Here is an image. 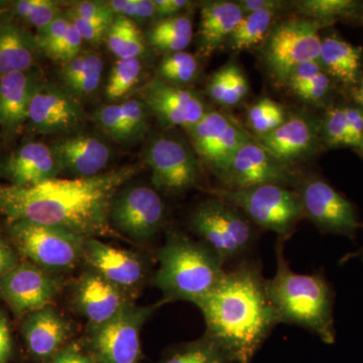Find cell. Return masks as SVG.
Returning <instances> with one entry per match:
<instances>
[{"label": "cell", "mask_w": 363, "mask_h": 363, "mask_svg": "<svg viewBox=\"0 0 363 363\" xmlns=\"http://www.w3.org/2000/svg\"><path fill=\"white\" fill-rule=\"evenodd\" d=\"M128 164L82 179H52L38 185H0V213L7 220H26L67 229L85 238L116 234L109 208L117 191L138 174Z\"/></svg>", "instance_id": "1"}, {"label": "cell", "mask_w": 363, "mask_h": 363, "mask_svg": "<svg viewBox=\"0 0 363 363\" xmlns=\"http://www.w3.org/2000/svg\"><path fill=\"white\" fill-rule=\"evenodd\" d=\"M194 305L204 317L205 335L233 363L252 362L279 324L257 260L247 259L226 269L213 290Z\"/></svg>", "instance_id": "2"}, {"label": "cell", "mask_w": 363, "mask_h": 363, "mask_svg": "<svg viewBox=\"0 0 363 363\" xmlns=\"http://www.w3.org/2000/svg\"><path fill=\"white\" fill-rule=\"evenodd\" d=\"M284 242L277 243V271L266 279L267 296L279 324H292L311 331L324 343L335 342L334 292L321 272H294L286 259Z\"/></svg>", "instance_id": "3"}, {"label": "cell", "mask_w": 363, "mask_h": 363, "mask_svg": "<svg viewBox=\"0 0 363 363\" xmlns=\"http://www.w3.org/2000/svg\"><path fill=\"white\" fill-rule=\"evenodd\" d=\"M157 259L159 267L152 285L167 303L187 301L195 304L213 290L226 272L223 260L212 248L178 229L167 231Z\"/></svg>", "instance_id": "4"}, {"label": "cell", "mask_w": 363, "mask_h": 363, "mask_svg": "<svg viewBox=\"0 0 363 363\" xmlns=\"http://www.w3.org/2000/svg\"><path fill=\"white\" fill-rule=\"evenodd\" d=\"M189 222L193 233L225 266L247 259L259 240V228L240 209L214 196L194 208Z\"/></svg>", "instance_id": "5"}, {"label": "cell", "mask_w": 363, "mask_h": 363, "mask_svg": "<svg viewBox=\"0 0 363 363\" xmlns=\"http://www.w3.org/2000/svg\"><path fill=\"white\" fill-rule=\"evenodd\" d=\"M211 194L240 209L257 228L278 234L279 240H289L305 218L297 191L283 186L260 185L238 190L218 188Z\"/></svg>", "instance_id": "6"}, {"label": "cell", "mask_w": 363, "mask_h": 363, "mask_svg": "<svg viewBox=\"0 0 363 363\" xmlns=\"http://www.w3.org/2000/svg\"><path fill=\"white\" fill-rule=\"evenodd\" d=\"M6 233L18 255L51 274L61 276L82 262L86 238L67 229L7 220Z\"/></svg>", "instance_id": "7"}, {"label": "cell", "mask_w": 363, "mask_h": 363, "mask_svg": "<svg viewBox=\"0 0 363 363\" xmlns=\"http://www.w3.org/2000/svg\"><path fill=\"white\" fill-rule=\"evenodd\" d=\"M162 300L149 306L130 305L121 314L104 325L89 327L85 350L95 363H140V333Z\"/></svg>", "instance_id": "8"}, {"label": "cell", "mask_w": 363, "mask_h": 363, "mask_svg": "<svg viewBox=\"0 0 363 363\" xmlns=\"http://www.w3.org/2000/svg\"><path fill=\"white\" fill-rule=\"evenodd\" d=\"M166 216V205L156 189L128 183L114 195L108 217L116 233L147 243L157 238Z\"/></svg>", "instance_id": "9"}, {"label": "cell", "mask_w": 363, "mask_h": 363, "mask_svg": "<svg viewBox=\"0 0 363 363\" xmlns=\"http://www.w3.org/2000/svg\"><path fill=\"white\" fill-rule=\"evenodd\" d=\"M323 23L293 18L279 23L267 35L262 56L267 68L281 82L296 67L308 62H318L322 40L319 30Z\"/></svg>", "instance_id": "10"}, {"label": "cell", "mask_w": 363, "mask_h": 363, "mask_svg": "<svg viewBox=\"0 0 363 363\" xmlns=\"http://www.w3.org/2000/svg\"><path fill=\"white\" fill-rule=\"evenodd\" d=\"M143 157L152 172V185L164 194H183L201 182L199 157L188 145L177 138H152L145 147Z\"/></svg>", "instance_id": "11"}, {"label": "cell", "mask_w": 363, "mask_h": 363, "mask_svg": "<svg viewBox=\"0 0 363 363\" xmlns=\"http://www.w3.org/2000/svg\"><path fill=\"white\" fill-rule=\"evenodd\" d=\"M216 177L220 181L221 189L226 190L260 185L296 188L301 180L290 164L274 157L255 138L236 150Z\"/></svg>", "instance_id": "12"}, {"label": "cell", "mask_w": 363, "mask_h": 363, "mask_svg": "<svg viewBox=\"0 0 363 363\" xmlns=\"http://www.w3.org/2000/svg\"><path fill=\"white\" fill-rule=\"evenodd\" d=\"M295 190L302 201L303 211L321 233L357 236L359 221L355 208L323 179H301Z\"/></svg>", "instance_id": "13"}, {"label": "cell", "mask_w": 363, "mask_h": 363, "mask_svg": "<svg viewBox=\"0 0 363 363\" xmlns=\"http://www.w3.org/2000/svg\"><path fill=\"white\" fill-rule=\"evenodd\" d=\"M63 278L30 262H20L0 281V298L14 316L23 319L28 313L52 305L63 289Z\"/></svg>", "instance_id": "14"}, {"label": "cell", "mask_w": 363, "mask_h": 363, "mask_svg": "<svg viewBox=\"0 0 363 363\" xmlns=\"http://www.w3.org/2000/svg\"><path fill=\"white\" fill-rule=\"evenodd\" d=\"M186 130L200 162L215 176L243 143L253 138L240 124L220 111H207L201 121Z\"/></svg>", "instance_id": "15"}, {"label": "cell", "mask_w": 363, "mask_h": 363, "mask_svg": "<svg viewBox=\"0 0 363 363\" xmlns=\"http://www.w3.org/2000/svg\"><path fill=\"white\" fill-rule=\"evenodd\" d=\"M82 104L61 85L40 83L30 101L28 123L38 135H70L84 128Z\"/></svg>", "instance_id": "16"}, {"label": "cell", "mask_w": 363, "mask_h": 363, "mask_svg": "<svg viewBox=\"0 0 363 363\" xmlns=\"http://www.w3.org/2000/svg\"><path fill=\"white\" fill-rule=\"evenodd\" d=\"M82 262L88 269L135 300L149 279V267L142 255L113 247L99 238H86Z\"/></svg>", "instance_id": "17"}, {"label": "cell", "mask_w": 363, "mask_h": 363, "mask_svg": "<svg viewBox=\"0 0 363 363\" xmlns=\"http://www.w3.org/2000/svg\"><path fill=\"white\" fill-rule=\"evenodd\" d=\"M143 100L164 128L188 130L201 121L208 111L194 91L185 86L169 84L160 78L145 86Z\"/></svg>", "instance_id": "18"}, {"label": "cell", "mask_w": 363, "mask_h": 363, "mask_svg": "<svg viewBox=\"0 0 363 363\" xmlns=\"http://www.w3.org/2000/svg\"><path fill=\"white\" fill-rule=\"evenodd\" d=\"M72 298L74 307L89 327L107 323L135 304V298L88 269L74 284Z\"/></svg>", "instance_id": "19"}, {"label": "cell", "mask_w": 363, "mask_h": 363, "mask_svg": "<svg viewBox=\"0 0 363 363\" xmlns=\"http://www.w3.org/2000/svg\"><path fill=\"white\" fill-rule=\"evenodd\" d=\"M51 145L62 174L71 176V179L100 175L111 160L112 152L107 143L82 131L62 136Z\"/></svg>", "instance_id": "20"}, {"label": "cell", "mask_w": 363, "mask_h": 363, "mask_svg": "<svg viewBox=\"0 0 363 363\" xmlns=\"http://www.w3.org/2000/svg\"><path fill=\"white\" fill-rule=\"evenodd\" d=\"M61 174L52 145L40 142L23 143L0 164V176L16 187L38 185Z\"/></svg>", "instance_id": "21"}, {"label": "cell", "mask_w": 363, "mask_h": 363, "mask_svg": "<svg viewBox=\"0 0 363 363\" xmlns=\"http://www.w3.org/2000/svg\"><path fill=\"white\" fill-rule=\"evenodd\" d=\"M23 339L30 354L51 360L73 335L71 322L52 305L28 313L21 323Z\"/></svg>", "instance_id": "22"}, {"label": "cell", "mask_w": 363, "mask_h": 363, "mask_svg": "<svg viewBox=\"0 0 363 363\" xmlns=\"http://www.w3.org/2000/svg\"><path fill=\"white\" fill-rule=\"evenodd\" d=\"M321 126L311 116H290L277 130L257 138L274 157L290 164L311 156L318 149Z\"/></svg>", "instance_id": "23"}, {"label": "cell", "mask_w": 363, "mask_h": 363, "mask_svg": "<svg viewBox=\"0 0 363 363\" xmlns=\"http://www.w3.org/2000/svg\"><path fill=\"white\" fill-rule=\"evenodd\" d=\"M42 82L35 69L0 77V126L6 135H16L28 123L30 101Z\"/></svg>", "instance_id": "24"}, {"label": "cell", "mask_w": 363, "mask_h": 363, "mask_svg": "<svg viewBox=\"0 0 363 363\" xmlns=\"http://www.w3.org/2000/svg\"><path fill=\"white\" fill-rule=\"evenodd\" d=\"M40 55L35 35L9 18H0V77L33 70Z\"/></svg>", "instance_id": "25"}, {"label": "cell", "mask_w": 363, "mask_h": 363, "mask_svg": "<svg viewBox=\"0 0 363 363\" xmlns=\"http://www.w3.org/2000/svg\"><path fill=\"white\" fill-rule=\"evenodd\" d=\"M245 13L233 1H208L201 9L199 26V50L209 57L228 40Z\"/></svg>", "instance_id": "26"}, {"label": "cell", "mask_w": 363, "mask_h": 363, "mask_svg": "<svg viewBox=\"0 0 363 363\" xmlns=\"http://www.w3.org/2000/svg\"><path fill=\"white\" fill-rule=\"evenodd\" d=\"M104 60L92 51H82L75 58L62 64L61 86L82 104L94 95L101 84Z\"/></svg>", "instance_id": "27"}, {"label": "cell", "mask_w": 363, "mask_h": 363, "mask_svg": "<svg viewBox=\"0 0 363 363\" xmlns=\"http://www.w3.org/2000/svg\"><path fill=\"white\" fill-rule=\"evenodd\" d=\"M362 50L336 39L326 38L322 40L318 63L325 73L346 85L359 82Z\"/></svg>", "instance_id": "28"}, {"label": "cell", "mask_w": 363, "mask_h": 363, "mask_svg": "<svg viewBox=\"0 0 363 363\" xmlns=\"http://www.w3.org/2000/svg\"><path fill=\"white\" fill-rule=\"evenodd\" d=\"M192 39V20L186 14L159 18L145 38L147 44L166 54L185 51Z\"/></svg>", "instance_id": "29"}, {"label": "cell", "mask_w": 363, "mask_h": 363, "mask_svg": "<svg viewBox=\"0 0 363 363\" xmlns=\"http://www.w3.org/2000/svg\"><path fill=\"white\" fill-rule=\"evenodd\" d=\"M105 42L117 59L140 58L147 52V40L136 21L121 16L114 18Z\"/></svg>", "instance_id": "30"}, {"label": "cell", "mask_w": 363, "mask_h": 363, "mask_svg": "<svg viewBox=\"0 0 363 363\" xmlns=\"http://www.w3.org/2000/svg\"><path fill=\"white\" fill-rule=\"evenodd\" d=\"M159 363H233L225 351L205 335L169 348Z\"/></svg>", "instance_id": "31"}, {"label": "cell", "mask_w": 363, "mask_h": 363, "mask_svg": "<svg viewBox=\"0 0 363 363\" xmlns=\"http://www.w3.org/2000/svg\"><path fill=\"white\" fill-rule=\"evenodd\" d=\"M276 13L277 11H262L243 16L228 38L229 48L233 51H243L266 39Z\"/></svg>", "instance_id": "32"}, {"label": "cell", "mask_w": 363, "mask_h": 363, "mask_svg": "<svg viewBox=\"0 0 363 363\" xmlns=\"http://www.w3.org/2000/svg\"><path fill=\"white\" fill-rule=\"evenodd\" d=\"M294 6L302 18L327 26L338 18L355 16L360 4L353 0H303L294 2Z\"/></svg>", "instance_id": "33"}, {"label": "cell", "mask_w": 363, "mask_h": 363, "mask_svg": "<svg viewBox=\"0 0 363 363\" xmlns=\"http://www.w3.org/2000/svg\"><path fill=\"white\" fill-rule=\"evenodd\" d=\"M143 65L140 58L117 59L105 87V96L116 101L135 89L142 78Z\"/></svg>", "instance_id": "34"}, {"label": "cell", "mask_w": 363, "mask_h": 363, "mask_svg": "<svg viewBox=\"0 0 363 363\" xmlns=\"http://www.w3.org/2000/svg\"><path fill=\"white\" fill-rule=\"evenodd\" d=\"M199 62L194 55L183 51L166 54L159 64L160 79L169 84L185 86L194 82L199 74Z\"/></svg>", "instance_id": "35"}, {"label": "cell", "mask_w": 363, "mask_h": 363, "mask_svg": "<svg viewBox=\"0 0 363 363\" xmlns=\"http://www.w3.org/2000/svg\"><path fill=\"white\" fill-rule=\"evenodd\" d=\"M13 16L37 30L49 26L62 13L59 2L52 0H16L9 2Z\"/></svg>", "instance_id": "36"}, {"label": "cell", "mask_w": 363, "mask_h": 363, "mask_svg": "<svg viewBox=\"0 0 363 363\" xmlns=\"http://www.w3.org/2000/svg\"><path fill=\"white\" fill-rule=\"evenodd\" d=\"M247 118L250 130L260 138L277 130L285 123L288 116L283 105L266 97L248 109Z\"/></svg>", "instance_id": "37"}, {"label": "cell", "mask_w": 363, "mask_h": 363, "mask_svg": "<svg viewBox=\"0 0 363 363\" xmlns=\"http://www.w3.org/2000/svg\"><path fill=\"white\" fill-rule=\"evenodd\" d=\"M121 105L123 112L128 143L142 140L149 130V107L143 100L138 98L125 100Z\"/></svg>", "instance_id": "38"}, {"label": "cell", "mask_w": 363, "mask_h": 363, "mask_svg": "<svg viewBox=\"0 0 363 363\" xmlns=\"http://www.w3.org/2000/svg\"><path fill=\"white\" fill-rule=\"evenodd\" d=\"M93 121L105 135L117 143H128L121 104H104L93 113Z\"/></svg>", "instance_id": "39"}, {"label": "cell", "mask_w": 363, "mask_h": 363, "mask_svg": "<svg viewBox=\"0 0 363 363\" xmlns=\"http://www.w3.org/2000/svg\"><path fill=\"white\" fill-rule=\"evenodd\" d=\"M321 135L329 147H350V128L344 107H335L327 111L321 125Z\"/></svg>", "instance_id": "40"}, {"label": "cell", "mask_w": 363, "mask_h": 363, "mask_svg": "<svg viewBox=\"0 0 363 363\" xmlns=\"http://www.w3.org/2000/svg\"><path fill=\"white\" fill-rule=\"evenodd\" d=\"M107 4L116 16L133 21H145L156 16L154 0H109Z\"/></svg>", "instance_id": "41"}, {"label": "cell", "mask_w": 363, "mask_h": 363, "mask_svg": "<svg viewBox=\"0 0 363 363\" xmlns=\"http://www.w3.org/2000/svg\"><path fill=\"white\" fill-rule=\"evenodd\" d=\"M68 11L90 23L106 26H111L116 18V14L112 13L107 1L86 0L75 2L72 4Z\"/></svg>", "instance_id": "42"}, {"label": "cell", "mask_w": 363, "mask_h": 363, "mask_svg": "<svg viewBox=\"0 0 363 363\" xmlns=\"http://www.w3.org/2000/svg\"><path fill=\"white\" fill-rule=\"evenodd\" d=\"M235 64L229 63L215 72L207 85V93L217 104L226 106L233 83Z\"/></svg>", "instance_id": "43"}, {"label": "cell", "mask_w": 363, "mask_h": 363, "mask_svg": "<svg viewBox=\"0 0 363 363\" xmlns=\"http://www.w3.org/2000/svg\"><path fill=\"white\" fill-rule=\"evenodd\" d=\"M70 25V20L67 18L65 13H63L49 26L38 30L35 37H37L42 54L48 56L54 50V48L65 37Z\"/></svg>", "instance_id": "44"}, {"label": "cell", "mask_w": 363, "mask_h": 363, "mask_svg": "<svg viewBox=\"0 0 363 363\" xmlns=\"http://www.w3.org/2000/svg\"><path fill=\"white\" fill-rule=\"evenodd\" d=\"M83 43H84V40L79 33L77 28L71 23L65 37L61 40V42L54 48V50L47 57L54 60V61L59 62V63L65 64L70 60L75 58L83 51Z\"/></svg>", "instance_id": "45"}, {"label": "cell", "mask_w": 363, "mask_h": 363, "mask_svg": "<svg viewBox=\"0 0 363 363\" xmlns=\"http://www.w3.org/2000/svg\"><path fill=\"white\" fill-rule=\"evenodd\" d=\"M330 78L324 71H322L321 73L318 74L316 77L311 79L304 85L294 91V93L301 99L316 104L323 101L327 97L329 90H330Z\"/></svg>", "instance_id": "46"}, {"label": "cell", "mask_w": 363, "mask_h": 363, "mask_svg": "<svg viewBox=\"0 0 363 363\" xmlns=\"http://www.w3.org/2000/svg\"><path fill=\"white\" fill-rule=\"evenodd\" d=\"M67 18L70 20L74 26L77 28L79 33L84 42L94 45H99L106 40L107 33L111 26L96 25L90 21L83 20L75 14L67 11Z\"/></svg>", "instance_id": "47"}, {"label": "cell", "mask_w": 363, "mask_h": 363, "mask_svg": "<svg viewBox=\"0 0 363 363\" xmlns=\"http://www.w3.org/2000/svg\"><path fill=\"white\" fill-rule=\"evenodd\" d=\"M323 69L321 68L318 62H308V63L301 64L293 69L289 77L286 78L285 84L291 90L295 91L301 86L304 85L308 81L316 77L318 74L321 73Z\"/></svg>", "instance_id": "48"}, {"label": "cell", "mask_w": 363, "mask_h": 363, "mask_svg": "<svg viewBox=\"0 0 363 363\" xmlns=\"http://www.w3.org/2000/svg\"><path fill=\"white\" fill-rule=\"evenodd\" d=\"M345 109L350 133V147L363 152V111L357 107L347 106Z\"/></svg>", "instance_id": "49"}, {"label": "cell", "mask_w": 363, "mask_h": 363, "mask_svg": "<svg viewBox=\"0 0 363 363\" xmlns=\"http://www.w3.org/2000/svg\"><path fill=\"white\" fill-rule=\"evenodd\" d=\"M50 363H95V362L89 352L82 346L77 343H69L50 360Z\"/></svg>", "instance_id": "50"}, {"label": "cell", "mask_w": 363, "mask_h": 363, "mask_svg": "<svg viewBox=\"0 0 363 363\" xmlns=\"http://www.w3.org/2000/svg\"><path fill=\"white\" fill-rule=\"evenodd\" d=\"M20 262L18 253L11 243L7 242L0 236V281Z\"/></svg>", "instance_id": "51"}, {"label": "cell", "mask_w": 363, "mask_h": 363, "mask_svg": "<svg viewBox=\"0 0 363 363\" xmlns=\"http://www.w3.org/2000/svg\"><path fill=\"white\" fill-rule=\"evenodd\" d=\"M13 336L9 318L0 311V363H9L13 353Z\"/></svg>", "instance_id": "52"}, {"label": "cell", "mask_w": 363, "mask_h": 363, "mask_svg": "<svg viewBox=\"0 0 363 363\" xmlns=\"http://www.w3.org/2000/svg\"><path fill=\"white\" fill-rule=\"evenodd\" d=\"M154 1L157 18L179 16L192 4L188 0H154Z\"/></svg>", "instance_id": "53"}, {"label": "cell", "mask_w": 363, "mask_h": 363, "mask_svg": "<svg viewBox=\"0 0 363 363\" xmlns=\"http://www.w3.org/2000/svg\"><path fill=\"white\" fill-rule=\"evenodd\" d=\"M238 2V6L242 9L245 16L257 11H277L283 6L284 2L278 0H240Z\"/></svg>", "instance_id": "54"}, {"label": "cell", "mask_w": 363, "mask_h": 363, "mask_svg": "<svg viewBox=\"0 0 363 363\" xmlns=\"http://www.w3.org/2000/svg\"><path fill=\"white\" fill-rule=\"evenodd\" d=\"M354 97L357 104H359L363 109V78L359 81V85H358V88L357 91H355Z\"/></svg>", "instance_id": "55"}, {"label": "cell", "mask_w": 363, "mask_h": 363, "mask_svg": "<svg viewBox=\"0 0 363 363\" xmlns=\"http://www.w3.org/2000/svg\"><path fill=\"white\" fill-rule=\"evenodd\" d=\"M358 255H359V257H362V259H363V248L362 250H360V252L358 253Z\"/></svg>", "instance_id": "56"}]
</instances>
